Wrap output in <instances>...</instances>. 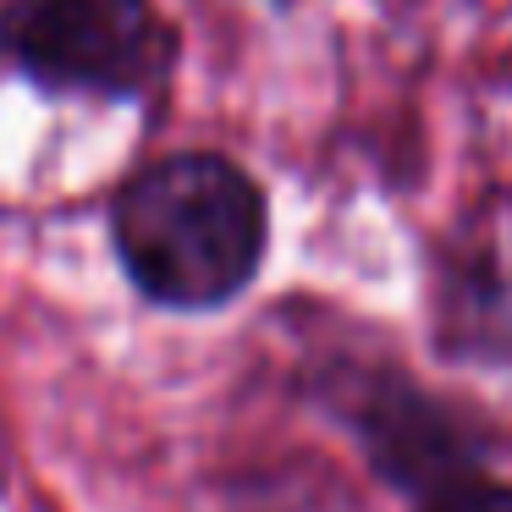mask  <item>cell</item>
Wrapping results in <instances>:
<instances>
[{
    "instance_id": "6da1fadb",
    "label": "cell",
    "mask_w": 512,
    "mask_h": 512,
    "mask_svg": "<svg viewBox=\"0 0 512 512\" xmlns=\"http://www.w3.org/2000/svg\"><path fill=\"white\" fill-rule=\"evenodd\" d=\"M127 276L166 309H221L259 276L270 237L265 193L226 155H166L111 204Z\"/></svg>"
},
{
    "instance_id": "7a4b0ae2",
    "label": "cell",
    "mask_w": 512,
    "mask_h": 512,
    "mask_svg": "<svg viewBox=\"0 0 512 512\" xmlns=\"http://www.w3.org/2000/svg\"><path fill=\"white\" fill-rule=\"evenodd\" d=\"M0 56L50 89L138 94L166 72L171 39L149 0H12Z\"/></svg>"
},
{
    "instance_id": "3957f363",
    "label": "cell",
    "mask_w": 512,
    "mask_h": 512,
    "mask_svg": "<svg viewBox=\"0 0 512 512\" xmlns=\"http://www.w3.org/2000/svg\"><path fill=\"white\" fill-rule=\"evenodd\" d=\"M347 424L364 435L380 474L391 485L413 490L419 501L479 474V452L468 441V424H457L452 408H441L435 397H424V391L402 386L391 375L358 380L353 402H347Z\"/></svg>"
},
{
    "instance_id": "277c9868",
    "label": "cell",
    "mask_w": 512,
    "mask_h": 512,
    "mask_svg": "<svg viewBox=\"0 0 512 512\" xmlns=\"http://www.w3.org/2000/svg\"><path fill=\"white\" fill-rule=\"evenodd\" d=\"M419 512H512V485L501 479H457V485L435 490L430 501H419Z\"/></svg>"
}]
</instances>
